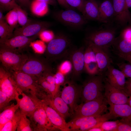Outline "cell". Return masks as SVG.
<instances>
[{"label":"cell","instance_id":"obj_42","mask_svg":"<svg viewBox=\"0 0 131 131\" xmlns=\"http://www.w3.org/2000/svg\"><path fill=\"white\" fill-rule=\"evenodd\" d=\"M39 36L43 41L49 42L55 37L53 32L49 30H45L41 32Z\"/></svg>","mask_w":131,"mask_h":131},{"label":"cell","instance_id":"obj_34","mask_svg":"<svg viewBox=\"0 0 131 131\" xmlns=\"http://www.w3.org/2000/svg\"><path fill=\"white\" fill-rule=\"evenodd\" d=\"M16 10L18 19V23L21 27H23L31 22L28 18L26 12L18 5L15 8Z\"/></svg>","mask_w":131,"mask_h":131},{"label":"cell","instance_id":"obj_16","mask_svg":"<svg viewBox=\"0 0 131 131\" xmlns=\"http://www.w3.org/2000/svg\"><path fill=\"white\" fill-rule=\"evenodd\" d=\"M18 90L16 93L15 99L18 104L21 113L29 118L36 109V105L31 98L19 88Z\"/></svg>","mask_w":131,"mask_h":131},{"label":"cell","instance_id":"obj_53","mask_svg":"<svg viewBox=\"0 0 131 131\" xmlns=\"http://www.w3.org/2000/svg\"><path fill=\"white\" fill-rule=\"evenodd\" d=\"M88 131H103L102 129L100 127L96 125L89 129Z\"/></svg>","mask_w":131,"mask_h":131},{"label":"cell","instance_id":"obj_19","mask_svg":"<svg viewBox=\"0 0 131 131\" xmlns=\"http://www.w3.org/2000/svg\"><path fill=\"white\" fill-rule=\"evenodd\" d=\"M106 81L111 85L124 90L126 81L125 77L120 70L110 65L105 72Z\"/></svg>","mask_w":131,"mask_h":131},{"label":"cell","instance_id":"obj_12","mask_svg":"<svg viewBox=\"0 0 131 131\" xmlns=\"http://www.w3.org/2000/svg\"><path fill=\"white\" fill-rule=\"evenodd\" d=\"M19 88L11 73L4 67L0 69V90L11 101L15 99L16 92Z\"/></svg>","mask_w":131,"mask_h":131},{"label":"cell","instance_id":"obj_35","mask_svg":"<svg viewBox=\"0 0 131 131\" xmlns=\"http://www.w3.org/2000/svg\"><path fill=\"white\" fill-rule=\"evenodd\" d=\"M84 58L85 64L92 62H97L94 52L91 47L88 45L85 49Z\"/></svg>","mask_w":131,"mask_h":131},{"label":"cell","instance_id":"obj_49","mask_svg":"<svg viewBox=\"0 0 131 131\" xmlns=\"http://www.w3.org/2000/svg\"><path fill=\"white\" fill-rule=\"evenodd\" d=\"M121 36L126 39H131V29L129 28L125 30Z\"/></svg>","mask_w":131,"mask_h":131},{"label":"cell","instance_id":"obj_20","mask_svg":"<svg viewBox=\"0 0 131 131\" xmlns=\"http://www.w3.org/2000/svg\"><path fill=\"white\" fill-rule=\"evenodd\" d=\"M58 93L53 98H49L42 101L54 110L65 119L70 116V108L68 105L63 100Z\"/></svg>","mask_w":131,"mask_h":131},{"label":"cell","instance_id":"obj_51","mask_svg":"<svg viewBox=\"0 0 131 131\" xmlns=\"http://www.w3.org/2000/svg\"><path fill=\"white\" fill-rule=\"evenodd\" d=\"M38 1L45 2L48 5L55 6L57 5V2L56 0H36Z\"/></svg>","mask_w":131,"mask_h":131},{"label":"cell","instance_id":"obj_41","mask_svg":"<svg viewBox=\"0 0 131 131\" xmlns=\"http://www.w3.org/2000/svg\"><path fill=\"white\" fill-rule=\"evenodd\" d=\"M72 66L71 62L70 60H66L60 64L58 71L65 75L72 72Z\"/></svg>","mask_w":131,"mask_h":131},{"label":"cell","instance_id":"obj_22","mask_svg":"<svg viewBox=\"0 0 131 131\" xmlns=\"http://www.w3.org/2000/svg\"><path fill=\"white\" fill-rule=\"evenodd\" d=\"M115 18L119 24L126 23L131 19L130 13L125 5V0H112Z\"/></svg>","mask_w":131,"mask_h":131},{"label":"cell","instance_id":"obj_30","mask_svg":"<svg viewBox=\"0 0 131 131\" xmlns=\"http://www.w3.org/2000/svg\"><path fill=\"white\" fill-rule=\"evenodd\" d=\"M21 114L20 110L18 109L13 117L4 125L0 131H15L16 130Z\"/></svg>","mask_w":131,"mask_h":131},{"label":"cell","instance_id":"obj_17","mask_svg":"<svg viewBox=\"0 0 131 131\" xmlns=\"http://www.w3.org/2000/svg\"><path fill=\"white\" fill-rule=\"evenodd\" d=\"M84 48L82 47L72 50L69 54V60L72 66V74L73 76H79L84 70Z\"/></svg>","mask_w":131,"mask_h":131},{"label":"cell","instance_id":"obj_5","mask_svg":"<svg viewBox=\"0 0 131 131\" xmlns=\"http://www.w3.org/2000/svg\"><path fill=\"white\" fill-rule=\"evenodd\" d=\"M103 75L91 76L82 87L81 97L85 102L95 99L102 94L104 89Z\"/></svg>","mask_w":131,"mask_h":131},{"label":"cell","instance_id":"obj_55","mask_svg":"<svg viewBox=\"0 0 131 131\" xmlns=\"http://www.w3.org/2000/svg\"><path fill=\"white\" fill-rule=\"evenodd\" d=\"M5 20V16H3V11L1 9L0 10V21Z\"/></svg>","mask_w":131,"mask_h":131},{"label":"cell","instance_id":"obj_31","mask_svg":"<svg viewBox=\"0 0 131 131\" xmlns=\"http://www.w3.org/2000/svg\"><path fill=\"white\" fill-rule=\"evenodd\" d=\"M14 28L10 26L5 20L0 21V40L13 37Z\"/></svg>","mask_w":131,"mask_h":131},{"label":"cell","instance_id":"obj_40","mask_svg":"<svg viewBox=\"0 0 131 131\" xmlns=\"http://www.w3.org/2000/svg\"><path fill=\"white\" fill-rule=\"evenodd\" d=\"M116 64L125 77L129 78L131 79V64L120 62L116 63Z\"/></svg>","mask_w":131,"mask_h":131},{"label":"cell","instance_id":"obj_7","mask_svg":"<svg viewBox=\"0 0 131 131\" xmlns=\"http://www.w3.org/2000/svg\"><path fill=\"white\" fill-rule=\"evenodd\" d=\"M115 32L112 29H103L94 31L89 34L86 42L97 46L108 49L115 41Z\"/></svg>","mask_w":131,"mask_h":131},{"label":"cell","instance_id":"obj_44","mask_svg":"<svg viewBox=\"0 0 131 131\" xmlns=\"http://www.w3.org/2000/svg\"><path fill=\"white\" fill-rule=\"evenodd\" d=\"M70 6L75 8L80 11L82 12L85 0H66Z\"/></svg>","mask_w":131,"mask_h":131},{"label":"cell","instance_id":"obj_9","mask_svg":"<svg viewBox=\"0 0 131 131\" xmlns=\"http://www.w3.org/2000/svg\"><path fill=\"white\" fill-rule=\"evenodd\" d=\"M18 71L35 78L46 72L52 71V69L48 63L43 59L28 58Z\"/></svg>","mask_w":131,"mask_h":131},{"label":"cell","instance_id":"obj_32","mask_svg":"<svg viewBox=\"0 0 131 131\" xmlns=\"http://www.w3.org/2000/svg\"><path fill=\"white\" fill-rule=\"evenodd\" d=\"M6 21L11 27L15 28L18 23L17 13L15 8L8 13L5 16Z\"/></svg>","mask_w":131,"mask_h":131},{"label":"cell","instance_id":"obj_21","mask_svg":"<svg viewBox=\"0 0 131 131\" xmlns=\"http://www.w3.org/2000/svg\"><path fill=\"white\" fill-rule=\"evenodd\" d=\"M41 101L49 119L57 130L62 131H68L67 123L66 122L65 119L42 100H41Z\"/></svg>","mask_w":131,"mask_h":131},{"label":"cell","instance_id":"obj_25","mask_svg":"<svg viewBox=\"0 0 131 131\" xmlns=\"http://www.w3.org/2000/svg\"><path fill=\"white\" fill-rule=\"evenodd\" d=\"M99 15L100 22L106 23L113 18L115 13L112 1L105 0L99 5Z\"/></svg>","mask_w":131,"mask_h":131},{"label":"cell","instance_id":"obj_36","mask_svg":"<svg viewBox=\"0 0 131 131\" xmlns=\"http://www.w3.org/2000/svg\"><path fill=\"white\" fill-rule=\"evenodd\" d=\"M119 122L118 120L115 121H107L97 125L101 127L103 131H115Z\"/></svg>","mask_w":131,"mask_h":131},{"label":"cell","instance_id":"obj_10","mask_svg":"<svg viewBox=\"0 0 131 131\" xmlns=\"http://www.w3.org/2000/svg\"><path fill=\"white\" fill-rule=\"evenodd\" d=\"M54 16L58 21L72 27H81L87 22L82 15L70 8L56 12Z\"/></svg>","mask_w":131,"mask_h":131},{"label":"cell","instance_id":"obj_38","mask_svg":"<svg viewBox=\"0 0 131 131\" xmlns=\"http://www.w3.org/2000/svg\"><path fill=\"white\" fill-rule=\"evenodd\" d=\"M18 5L15 0H0V9L10 11Z\"/></svg>","mask_w":131,"mask_h":131},{"label":"cell","instance_id":"obj_47","mask_svg":"<svg viewBox=\"0 0 131 131\" xmlns=\"http://www.w3.org/2000/svg\"><path fill=\"white\" fill-rule=\"evenodd\" d=\"M124 90L129 96H131V79L126 81Z\"/></svg>","mask_w":131,"mask_h":131},{"label":"cell","instance_id":"obj_4","mask_svg":"<svg viewBox=\"0 0 131 131\" xmlns=\"http://www.w3.org/2000/svg\"><path fill=\"white\" fill-rule=\"evenodd\" d=\"M70 40L63 34L55 37L48 42L45 52L48 60L55 61L64 57L68 53L70 45Z\"/></svg>","mask_w":131,"mask_h":131},{"label":"cell","instance_id":"obj_26","mask_svg":"<svg viewBox=\"0 0 131 131\" xmlns=\"http://www.w3.org/2000/svg\"><path fill=\"white\" fill-rule=\"evenodd\" d=\"M115 118L109 112L95 116L78 128L76 131H88L89 129L104 121Z\"/></svg>","mask_w":131,"mask_h":131},{"label":"cell","instance_id":"obj_8","mask_svg":"<svg viewBox=\"0 0 131 131\" xmlns=\"http://www.w3.org/2000/svg\"><path fill=\"white\" fill-rule=\"evenodd\" d=\"M62 85L60 96L69 106L70 112L73 115L77 101L79 97H81L82 87H79L73 82L70 81H65Z\"/></svg>","mask_w":131,"mask_h":131},{"label":"cell","instance_id":"obj_54","mask_svg":"<svg viewBox=\"0 0 131 131\" xmlns=\"http://www.w3.org/2000/svg\"><path fill=\"white\" fill-rule=\"evenodd\" d=\"M126 7L128 9L131 8V0H125Z\"/></svg>","mask_w":131,"mask_h":131},{"label":"cell","instance_id":"obj_27","mask_svg":"<svg viewBox=\"0 0 131 131\" xmlns=\"http://www.w3.org/2000/svg\"><path fill=\"white\" fill-rule=\"evenodd\" d=\"M113 45L115 47L116 54H131V39H126L121 36L115 39Z\"/></svg>","mask_w":131,"mask_h":131},{"label":"cell","instance_id":"obj_3","mask_svg":"<svg viewBox=\"0 0 131 131\" xmlns=\"http://www.w3.org/2000/svg\"><path fill=\"white\" fill-rule=\"evenodd\" d=\"M30 97L34 102L36 107L33 114L29 117L33 131L57 130L49 119L45 110L41 104V99L35 96Z\"/></svg>","mask_w":131,"mask_h":131},{"label":"cell","instance_id":"obj_48","mask_svg":"<svg viewBox=\"0 0 131 131\" xmlns=\"http://www.w3.org/2000/svg\"><path fill=\"white\" fill-rule=\"evenodd\" d=\"M16 2L21 6L25 7H30V0H15Z\"/></svg>","mask_w":131,"mask_h":131},{"label":"cell","instance_id":"obj_28","mask_svg":"<svg viewBox=\"0 0 131 131\" xmlns=\"http://www.w3.org/2000/svg\"><path fill=\"white\" fill-rule=\"evenodd\" d=\"M19 108L18 103L12 104L5 107L0 114V131L4 125L14 116Z\"/></svg>","mask_w":131,"mask_h":131},{"label":"cell","instance_id":"obj_52","mask_svg":"<svg viewBox=\"0 0 131 131\" xmlns=\"http://www.w3.org/2000/svg\"><path fill=\"white\" fill-rule=\"evenodd\" d=\"M58 3L63 7L68 8H70V6L67 4L66 0H56Z\"/></svg>","mask_w":131,"mask_h":131},{"label":"cell","instance_id":"obj_18","mask_svg":"<svg viewBox=\"0 0 131 131\" xmlns=\"http://www.w3.org/2000/svg\"><path fill=\"white\" fill-rule=\"evenodd\" d=\"M87 45L92 48L95 55L97 63L101 75L105 72L109 65H111V60L108 49L103 48L89 42Z\"/></svg>","mask_w":131,"mask_h":131},{"label":"cell","instance_id":"obj_39","mask_svg":"<svg viewBox=\"0 0 131 131\" xmlns=\"http://www.w3.org/2000/svg\"><path fill=\"white\" fill-rule=\"evenodd\" d=\"M30 45L36 52L40 54L45 52L46 48L44 42L42 40L33 41Z\"/></svg>","mask_w":131,"mask_h":131},{"label":"cell","instance_id":"obj_56","mask_svg":"<svg viewBox=\"0 0 131 131\" xmlns=\"http://www.w3.org/2000/svg\"><path fill=\"white\" fill-rule=\"evenodd\" d=\"M127 104L131 107V96H129Z\"/></svg>","mask_w":131,"mask_h":131},{"label":"cell","instance_id":"obj_45","mask_svg":"<svg viewBox=\"0 0 131 131\" xmlns=\"http://www.w3.org/2000/svg\"><path fill=\"white\" fill-rule=\"evenodd\" d=\"M65 75L58 71L54 74L55 83L57 92H59L61 86L65 82Z\"/></svg>","mask_w":131,"mask_h":131},{"label":"cell","instance_id":"obj_24","mask_svg":"<svg viewBox=\"0 0 131 131\" xmlns=\"http://www.w3.org/2000/svg\"><path fill=\"white\" fill-rule=\"evenodd\" d=\"M108 109L109 112L115 118L122 119L131 123V107L128 104H109Z\"/></svg>","mask_w":131,"mask_h":131},{"label":"cell","instance_id":"obj_1","mask_svg":"<svg viewBox=\"0 0 131 131\" xmlns=\"http://www.w3.org/2000/svg\"><path fill=\"white\" fill-rule=\"evenodd\" d=\"M11 73L18 86L23 92L41 100L47 98L48 96L33 77L20 71Z\"/></svg>","mask_w":131,"mask_h":131},{"label":"cell","instance_id":"obj_2","mask_svg":"<svg viewBox=\"0 0 131 131\" xmlns=\"http://www.w3.org/2000/svg\"><path fill=\"white\" fill-rule=\"evenodd\" d=\"M107 103L104 96L102 94L95 99L77 104L74 109L73 118L102 115L108 109Z\"/></svg>","mask_w":131,"mask_h":131},{"label":"cell","instance_id":"obj_43","mask_svg":"<svg viewBox=\"0 0 131 131\" xmlns=\"http://www.w3.org/2000/svg\"><path fill=\"white\" fill-rule=\"evenodd\" d=\"M115 131H131V123L121 119Z\"/></svg>","mask_w":131,"mask_h":131},{"label":"cell","instance_id":"obj_37","mask_svg":"<svg viewBox=\"0 0 131 131\" xmlns=\"http://www.w3.org/2000/svg\"><path fill=\"white\" fill-rule=\"evenodd\" d=\"M84 70L91 76L101 75L97 62H92L89 64H85Z\"/></svg>","mask_w":131,"mask_h":131},{"label":"cell","instance_id":"obj_57","mask_svg":"<svg viewBox=\"0 0 131 131\" xmlns=\"http://www.w3.org/2000/svg\"></svg>","mask_w":131,"mask_h":131},{"label":"cell","instance_id":"obj_50","mask_svg":"<svg viewBox=\"0 0 131 131\" xmlns=\"http://www.w3.org/2000/svg\"><path fill=\"white\" fill-rule=\"evenodd\" d=\"M116 54L120 58L127 61L131 64V54L126 55L118 53Z\"/></svg>","mask_w":131,"mask_h":131},{"label":"cell","instance_id":"obj_14","mask_svg":"<svg viewBox=\"0 0 131 131\" xmlns=\"http://www.w3.org/2000/svg\"><path fill=\"white\" fill-rule=\"evenodd\" d=\"M51 24L46 21L31 22L24 26L16 28L14 30L13 37L21 35L29 37L39 35L42 31L50 26Z\"/></svg>","mask_w":131,"mask_h":131},{"label":"cell","instance_id":"obj_13","mask_svg":"<svg viewBox=\"0 0 131 131\" xmlns=\"http://www.w3.org/2000/svg\"><path fill=\"white\" fill-rule=\"evenodd\" d=\"M104 96L109 104H127L129 96L123 90L110 85L106 81L104 85Z\"/></svg>","mask_w":131,"mask_h":131},{"label":"cell","instance_id":"obj_11","mask_svg":"<svg viewBox=\"0 0 131 131\" xmlns=\"http://www.w3.org/2000/svg\"><path fill=\"white\" fill-rule=\"evenodd\" d=\"M39 35L30 37L18 35L9 39L0 40V48L19 53L23 49L34 41Z\"/></svg>","mask_w":131,"mask_h":131},{"label":"cell","instance_id":"obj_15","mask_svg":"<svg viewBox=\"0 0 131 131\" xmlns=\"http://www.w3.org/2000/svg\"><path fill=\"white\" fill-rule=\"evenodd\" d=\"M34 78L49 98H53L58 93L57 89L54 74L52 71L46 72Z\"/></svg>","mask_w":131,"mask_h":131},{"label":"cell","instance_id":"obj_29","mask_svg":"<svg viewBox=\"0 0 131 131\" xmlns=\"http://www.w3.org/2000/svg\"><path fill=\"white\" fill-rule=\"evenodd\" d=\"M32 12L38 16H42L46 15L49 11L48 4L42 2L33 0L30 6Z\"/></svg>","mask_w":131,"mask_h":131},{"label":"cell","instance_id":"obj_6","mask_svg":"<svg viewBox=\"0 0 131 131\" xmlns=\"http://www.w3.org/2000/svg\"><path fill=\"white\" fill-rule=\"evenodd\" d=\"M26 55L0 49V60L4 67L11 72L18 71L28 58Z\"/></svg>","mask_w":131,"mask_h":131},{"label":"cell","instance_id":"obj_23","mask_svg":"<svg viewBox=\"0 0 131 131\" xmlns=\"http://www.w3.org/2000/svg\"><path fill=\"white\" fill-rule=\"evenodd\" d=\"M86 19L100 22L99 12V5L96 0H85L82 12Z\"/></svg>","mask_w":131,"mask_h":131},{"label":"cell","instance_id":"obj_46","mask_svg":"<svg viewBox=\"0 0 131 131\" xmlns=\"http://www.w3.org/2000/svg\"><path fill=\"white\" fill-rule=\"evenodd\" d=\"M10 101L7 95L0 90V110H3Z\"/></svg>","mask_w":131,"mask_h":131},{"label":"cell","instance_id":"obj_33","mask_svg":"<svg viewBox=\"0 0 131 131\" xmlns=\"http://www.w3.org/2000/svg\"><path fill=\"white\" fill-rule=\"evenodd\" d=\"M17 129V131H33L31 121L25 115L22 114Z\"/></svg>","mask_w":131,"mask_h":131}]
</instances>
